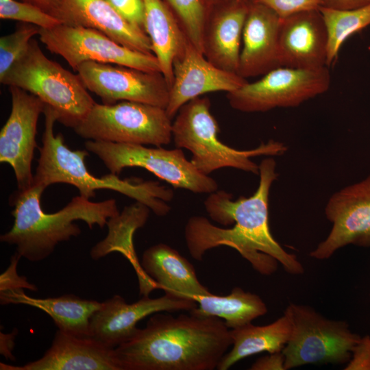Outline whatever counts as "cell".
<instances>
[{
	"mask_svg": "<svg viewBox=\"0 0 370 370\" xmlns=\"http://www.w3.org/2000/svg\"><path fill=\"white\" fill-rule=\"evenodd\" d=\"M38 36L51 53L62 57L75 71L82 63L91 61L161 72L154 54L125 47L92 28L60 24L40 28Z\"/></svg>",
	"mask_w": 370,
	"mask_h": 370,
	"instance_id": "cell-11",
	"label": "cell"
},
{
	"mask_svg": "<svg viewBox=\"0 0 370 370\" xmlns=\"http://www.w3.org/2000/svg\"><path fill=\"white\" fill-rule=\"evenodd\" d=\"M43 114L45 130L34 184L45 188L56 183L68 184L75 186L79 195L90 199L95 197V190L108 189L147 206L158 216L169 212L171 208L167 202L174 197L171 188L155 181L121 179L112 173L101 177L94 176L85 163L88 151L70 149L62 134H54V124L58 121L56 112L46 105Z\"/></svg>",
	"mask_w": 370,
	"mask_h": 370,
	"instance_id": "cell-4",
	"label": "cell"
},
{
	"mask_svg": "<svg viewBox=\"0 0 370 370\" xmlns=\"http://www.w3.org/2000/svg\"><path fill=\"white\" fill-rule=\"evenodd\" d=\"M59 20L64 25L98 30L125 47L153 53L148 35L125 20L105 0H63Z\"/></svg>",
	"mask_w": 370,
	"mask_h": 370,
	"instance_id": "cell-21",
	"label": "cell"
},
{
	"mask_svg": "<svg viewBox=\"0 0 370 370\" xmlns=\"http://www.w3.org/2000/svg\"><path fill=\"white\" fill-rule=\"evenodd\" d=\"M149 208L139 202L127 206L118 216L108 220V234L91 250L90 255L95 260L99 259L112 251L123 254L132 262L136 271L139 284H145L148 279L137 260L132 243L136 229L146 223Z\"/></svg>",
	"mask_w": 370,
	"mask_h": 370,
	"instance_id": "cell-27",
	"label": "cell"
},
{
	"mask_svg": "<svg viewBox=\"0 0 370 370\" xmlns=\"http://www.w3.org/2000/svg\"><path fill=\"white\" fill-rule=\"evenodd\" d=\"M1 304H22L39 308L52 318L58 330L79 337H89L90 319L101 302L71 294L34 298L20 289L1 295Z\"/></svg>",
	"mask_w": 370,
	"mask_h": 370,
	"instance_id": "cell-23",
	"label": "cell"
},
{
	"mask_svg": "<svg viewBox=\"0 0 370 370\" xmlns=\"http://www.w3.org/2000/svg\"><path fill=\"white\" fill-rule=\"evenodd\" d=\"M157 312L114 348L121 370H214L232 345L221 319Z\"/></svg>",
	"mask_w": 370,
	"mask_h": 370,
	"instance_id": "cell-2",
	"label": "cell"
},
{
	"mask_svg": "<svg viewBox=\"0 0 370 370\" xmlns=\"http://www.w3.org/2000/svg\"><path fill=\"white\" fill-rule=\"evenodd\" d=\"M171 120L159 106L128 101L95 103L73 130L87 140L162 147L172 140Z\"/></svg>",
	"mask_w": 370,
	"mask_h": 370,
	"instance_id": "cell-7",
	"label": "cell"
},
{
	"mask_svg": "<svg viewBox=\"0 0 370 370\" xmlns=\"http://www.w3.org/2000/svg\"><path fill=\"white\" fill-rule=\"evenodd\" d=\"M195 300L197 306L190 312L223 319L230 330L241 328L267 312L266 304L258 295L240 287H234L227 295L210 293L198 296Z\"/></svg>",
	"mask_w": 370,
	"mask_h": 370,
	"instance_id": "cell-26",
	"label": "cell"
},
{
	"mask_svg": "<svg viewBox=\"0 0 370 370\" xmlns=\"http://www.w3.org/2000/svg\"><path fill=\"white\" fill-rule=\"evenodd\" d=\"M197 306L194 299L168 294L158 298L144 295L138 301L127 304L116 295L101 302L90 319L89 337L110 348L127 341L135 334L139 321L151 314L177 310L190 311Z\"/></svg>",
	"mask_w": 370,
	"mask_h": 370,
	"instance_id": "cell-15",
	"label": "cell"
},
{
	"mask_svg": "<svg viewBox=\"0 0 370 370\" xmlns=\"http://www.w3.org/2000/svg\"><path fill=\"white\" fill-rule=\"evenodd\" d=\"M292 330L282 350L285 370L308 364L347 363L360 336L343 321L332 320L313 308L290 304L285 310Z\"/></svg>",
	"mask_w": 370,
	"mask_h": 370,
	"instance_id": "cell-8",
	"label": "cell"
},
{
	"mask_svg": "<svg viewBox=\"0 0 370 370\" xmlns=\"http://www.w3.org/2000/svg\"><path fill=\"white\" fill-rule=\"evenodd\" d=\"M327 33V66L338 57L344 42L352 34L370 25V3L361 8L340 10L321 7Z\"/></svg>",
	"mask_w": 370,
	"mask_h": 370,
	"instance_id": "cell-28",
	"label": "cell"
},
{
	"mask_svg": "<svg viewBox=\"0 0 370 370\" xmlns=\"http://www.w3.org/2000/svg\"><path fill=\"white\" fill-rule=\"evenodd\" d=\"M0 82L36 96L56 112L58 122L73 129L96 103L79 75L49 59L34 38Z\"/></svg>",
	"mask_w": 370,
	"mask_h": 370,
	"instance_id": "cell-6",
	"label": "cell"
},
{
	"mask_svg": "<svg viewBox=\"0 0 370 370\" xmlns=\"http://www.w3.org/2000/svg\"><path fill=\"white\" fill-rule=\"evenodd\" d=\"M39 31V27L23 23L14 32L0 38V78L25 53Z\"/></svg>",
	"mask_w": 370,
	"mask_h": 370,
	"instance_id": "cell-30",
	"label": "cell"
},
{
	"mask_svg": "<svg viewBox=\"0 0 370 370\" xmlns=\"http://www.w3.org/2000/svg\"><path fill=\"white\" fill-rule=\"evenodd\" d=\"M105 1L125 20L146 33L143 0Z\"/></svg>",
	"mask_w": 370,
	"mask_h": 370,
	"instance_id": "cell-33",
	"label": "cell"
},
{
	"mask_svg": "<svg viewBox=\"0 0 370 370\" xmlns=\"http://www.w3.org/2000/svg\"><path fill=\"white\" fill-rule=\"evenodd\" d=\"M146 276L165 294L194 299L210 293L197 277L194 267L176 249L164 243L147 248L140 264Z\"/></svg>",
	"mask_w": 370,
	"mask_h": 370,
	"instance_id": "cell-22",
	"label": "cell"
},
{
	"mask_svg": "<svg viewBox=\"0 0 370 370\" xmlns=\"http://www.w3.org/2000/svg\"><path fill=\"white\" fill-rule=\"evenodd\" d=\"M219 132L218 123L210 112V101L206 97L185 103L172 122V139L175 147L190 151L191 162L206 175L226 167L259 175V164L252 158L281 156L287 150L283 143L274 140L251 149H236L221 142Z\"/></svg>",
	"mask_w": 370,
	"mask_h": 370,
	"instance_id": "cell-5",
	"label": "cell"
},
{
	"mask_svg": "<svg viewBox=\"0 0 370 370\" xmlns=\"http://www.w3.org/2000/svg\"><path fill=\"white\" fill-rule=\"evenodd\" d=\"M0 369L121 370L114 348L91 337H79L60 330L42 358L20 367L1 362Z\"/></svg>",
	"mask_w": 370,
	"mask_h": 370,
	"instance_id": "cell-19",
	"label": "cell"
},
{
	"mask_svg": "<svg viewBox=\"0 0 370 370\" xmlns=\"http://www.w3.org/2000/svg\"><path fill=\"white\" fill-rule=\"evenodd\" d=\"M272 10L284 18L296 13L317 10L323 6V0H251Z\"/></svg>",
	"mask_w": 370,
	"mask_h": 370,
	"instance_id": "cell-32",
	"label": "cell"
},
{
	"mask_svg": "<svg viewBox=\"0 0 370 370\" xmlns=\"http://www.w3.org/2000/svg\"><path fill=\"white\" fill-rule=\"evenodd\" d=\"M76 72L87 90L103 103L128 101L167 106L170 86L161 72L91 61L82 63Z\"/></svg>",
	"mask_w": 370,
	"mask_h": 370,
	"instance_id": "cell-12",
	"label": "cell"
},
{
	"mask_svg": "<svg viewBox=\"0 0 370 370\" xmlns=\"http://www.w3.org/2000/svg\"><path fill=\"white\" fill-rule=\"evenodd\" d=\"M325 214L332 227L310 253L312 258L328 259L348 245L370 247V175L335 192L325 205Z\"/></svg>",
	"mask_w": 370,
	"mask_h": 370,
	"instance_id": "cell-13",
	"label": "cell"
},
{
	"mask_svg": "<svg viewBox=\"0 0 370 370\" xmlns=\"http://www.w3.org/2000/svg\"><path fill=\"white\" fill-rule=\"evenodd\" d=\"M291 330V320L285 311L283 316L270 324L256 326L250 323L230 330L232 348L223 356L217 369L227 370L239 360L260 352H282Z\"/></svg>",
	"mask_w": 370,
	"mask_h": 370,
	"instance_id": "cell-25",
	"label": "cell"
},
{
	"mask_svg": "<svg viewBox=\"0 0 370 370\" xmlns=\"http://www.w3.org/2000/svg\"><path fill=\"white\" fill-rule=\"evenodd\" d=\"M281 18L268 7L251 1L245 23L237 73L247 79L281 66L279 32Z\"/></svg>",
	"mask_w": 370,
	"mask_h": 370,
	"instance_id": "cell-20",
	"label": "cell"
},
{
	"mask_svg": "<svg viewBox=\"0 0 370 370\" xmlns=\"http://www.w3.org/2000/svg\"><path fill=\"white\" fill-rule=\"evenodd\" d=\"M84 146L113 174L119 175L127 167H140L176 188L208 194L218 189L217 182L200 173L180 148L166 149L92 140L86 141Z\"/></svg>",
	"mask_w": 370,
	"mask_h": 370,
	"instance_id": "cell-9",
	"label": "cell"
},
{
	"mask_svg": "<svg viewBox=\"0 0 370 370\" xmlns=\"http://www.w3.org/2000/svg\"><path fill=\"white\" fill-rule=\"evenodd\" d=\"M16 334L17 330L16 329L9 334L0 333V352L6 359L14 360L12 352L14 347V339Z\"/></svg>",
	"mask_w": 370,
	"mask_h": 370,
	"instance_id": "cell-39",
	"label": "cell"
},
{
	"mask_svg": "<svg viewBox=\"0 0 370 370\" xmlns=\"http://www.w3.org/2000/svg\"><path fill=\"white\" fill-rule=\"evenodd\" d=\"M163 1L187 39L203 53V35L207 14V6L203 0Z\"/></svg>",
	"mask_w": 370,
	"mask_h": 370,
	"instance_id": "cell-29",
	"label": "cell"
},
{
	"mask_svg": "<svg viewBox=\"0 0 370 370\" xmlns=\"http://www.w3.org/2000/svg\"><path fill=\"white\" fill-rule=\"evenodd\" d=\"M346 370H370V336L361 337L354 347Z\"/></svg>",
	"mask_w": 370,
	"mask_h": 370,
	"instance_id": "cell-35",
	"label": "cell"
},
{
	"mask_svg": "<svg viewBox=\"0 0 370 370\" xmlns=\"http://www.w3.org/2000/svg\"><path fill=\"white\" fill-rule=\"evenodd\" d=\"M224 0H203V1L204 2V3L206 4V5L208 7V6H210L212 5H214V4H216V3H218L221 1H223Z\"/></svg>",
	"mask_w": 370,
	"mask_h": 370,
	"instance_id": "cell-40",
	"label": "cell"
},
{
	"mask_svg": "<svg viewBox=\"0 0 370 370\" xmlns=\"http://www.w3.org/2000/svg\"><path fill=\"white\" fill-rule=\"evenodd\" d=\"M12 108L0 132V162L10 165L18 190L34 184L32 163L36 143L37 124L46 104L36 96L15 86H9Z\"/></svg>",
	"mask_w": 370,
	"mask_h": 370,
	"instance_id": "cell-14",
	"label": "cell"
},
{
	"mask_svg": "<svg viewBox=\"0 0 370 370\" xmlns=\"http://www.w3.org/2000/svg\"><path fill=\"white\" fill-rule=\"evenodd\" d=\"M45 189L33 184L10 196L14 223L0 236L1 242L15 245L16 252L31 262L48 258L60 243L79 236L81 230L75 221H84L90 229L95 225L103 228L110 219L120 214L114 199L92 202L81 195L73 197L61 210L46 213L40 203Z\"/></svg>",
	"mask_w": 370,
	"mask_h": 370,
	"instance_id": "cell-3",
	"label": "cell"
},
{
	"mask_svg": "<svg viewBox=\"0 0 370 370\" xmlns=\"http://www.w3.org/2000/svg\"><path fill=\"white\" fill-rule=\"evenodd\" d=\"M251 0H224L207 7L203 53L212 64L237 73L243 32Z\"/></svg>",
	"mask_w": 370,
	"mask_h": 370,
	"instance_id": "cell-17",
	"label": "cell"
},
{
	"mask_svg": "<svg viewBox=\"0 0 370 370\" xmlns=\"http://www.w3.org/2000/svg\"><path fill=\"white\" fill-rule=\"evenodd\" d=\"M259 176L258 186L250 197L233 200L232 194L218 190L209 194L204 201L209 217L221 225L233 226L220 227L203 216L190 217L184 227L189 254L201 260L208 250L227 246L236 249L262 275L273 274L278 262L290 274H302L304 267L296 256L286 252L270 231L269 193L278 176L276 162L271 156L260 163Z\"/></svg>",
	"mask_w": 370,
	"mask_h": 370,
	"instance_id": "cell-1",
	"label": "cell"
},
{
	"mask_svg": "<svg viewBox=\"0 0 370 370\" xmlns=\"http://www.w3.org/2000/svg\"><path fill=\"white\" fill-rule=\"evenodd\" d=\"M173 79L166 111L172 119L185 103L201 95L237 90L247 82L238 73L210 62L188 40L173 64Z\"/></svg>",
	"mask_w": 370,
	"mask_h": 370,
	"instance_id": "cell-16",
	"label": "cell"
},
{
	"mask_svg": "<svg viewBox=\"0 0 370 370\" xmlns=\"http://www.w3.org/2000/svg\"><path fill=\"white\" fill-rule=\"evenodd\" d=\"M328 66L302 69H274L256 82H247L227 93L230 106L243 112H264L278 108H295L328 90Z\"/></svg>",
	"mask_w": 370,
	"mask_h": 370,
	"instance_id": "cell-10",
	"label": "cell"
},
{
	"mask_svg": "<svg viewBox=\"0 0 370 370\" xmlns=\"http://www.w3.org/2000/svg\"><path fill=\"white\" fill-rule=\"evenodd\" d=\"M33 4L56 18H60L63 0H20ZM60 21V20H59ZM61 22V21H60Z\"/></svg>",
	"mask_w": 370,
	"mask_h": 370,
	"instance_id": "cell-37",
	"label": "cell"
},
{
	"mask_svg": "<svg viewBox=\"0 0 370 370\" xmlns=\"http://www.w3.org/2000/svg\"><path fill=\"white\" fill-rule=\"evenodd\" d=\"M327 33L319 10L281 18L279 51L281 66L312 69L327 66Z\"/></svg>",
	"mask_w": 370,
	"mask_h": 370,
	"instance_id": "cell-18",
	"label": "cell"
},
{
	"mask_svg": "<svg viewBox=\"0 0 370 370\" xmlns=\"http://www.w3.org/2000/svg\"><path fill=\"white\" fill-rule=\"evenodd\" d=\"M369 3L370 0H323V7L340 10L356 9Z\"/></svg>",
	"mask_w": 370,
	"mask_h": 370,
	"instance_id": "cell-38",
	"label": "cell"
},
{
	"mask_svg": "<svg viewBox=\"0 0 370 370\" xmlns=\"http://www.w3.org/2000/svg\"><path fill=\"white\" fill-rule=\"evenodd\" d=\"M284 356L281 352L269 353L258 358L249 368L251 370H285Z\"/></svg>",
	"mask_w": 370,
	"mask_h": 370,
	"instance_id": "cell-36",
	"label": "cell"
},
{
	"mask_svg": "<svg viewBox=\"0 0 370 370\" xmlns=\"http://www.w3.org/2000/svg\"><path fill=\"white\" fill-rule=\"evenodd\" d=\"M21 258L16 252L12 257L10 265L5 272L1 275V295L23 288L36 291L37 288L34 284H29L25 278L17 275L16 269Z\"/></svg>",
	"mask_w": 370,
	"mask_h": 370,
	"instance_id": "cell-34",
	"label": "cell"
},
{
	"mask_svg": "<svg viewBox=\"0 0 370 370\" xmlns=\"http://www.w3.org/2000/svg\"><path fill=\"white\" fill-rule=\"evenodd\" d=\"M0 18L51 28L62 24L38 7L20 0H0Z\"/></svg>",
	"mask_w": 370,
	"mask_h": 370,
	"instance_id": "cell-31",
	"label": "cell"
},
{
	"mask_svg": "<svg viewBox=\"0 0 370 370\" xmlns=\"http://www.w3.org/2000/svg\"><path fill=\"white\" fill-rule=\"evenodd\" d=\"M143 3L145 32L161 72L171 87L174 59L183 50L188 39L163 0H143Z\"/></svg>",
	"mask_w": 370,
	"mask_h": 370,
	"instance_id": "cell-24",
	"label": "cell"
}]
</instances>
